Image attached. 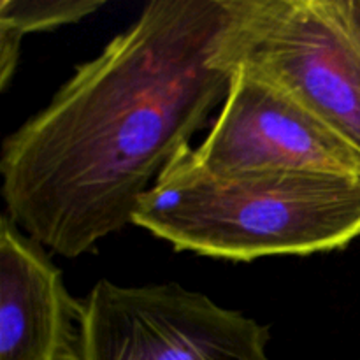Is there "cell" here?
<instances>
[{
	"label": "cell",
	"mask_w": 360,
	"mask_h": 360,
	"mask_svg": "<svg viewBox=\"0 0 360 360\" xmlns=\"http://www.w3.org/2000/svg\"><path fill=\"white\" fill-rule=\"evenodd\" d=\"M104 0H2L0 32L23 41L27 34L55 30L97 13Z\"/></svg>",
	"instance_id": "52a82bcc"
},
{
	"label": "cell",
	"mask_w": 360,
	"mask_h": 360,
	"mask_svg": "<svg viewBox=\"0 0 360 360\" xmlns=\"http://www.w3.org/2000/svg\"><path fill=\"white\" fill-rule=\"evenodd\" d=\"M83 301L37 241L0 220V360H79Z\"/></svg>",
	"instance_id": "8992f818"
},
{
	"label": "cell",
	"mask_w": 360,
	"mask_h": 360,
	"mask_svg": "<svg viewBox=\"0 0 360 360\" xmlns=\"http://www.w3.org/2000/svg\"><path fill=\"white\" fill-rule=\"evenodd\" d=\"M83 306L79 360H269V327L178 283L102 280Z\"/></svg>",
	"instance_id": "277c9868"
},
{
	"label": "cell",
	"mask_w": 360,
	"mask_h": 360,
	"mask_svg": "<svg viewBox=\"0 0 360 360\" xmlns=\"http://www.w3.org/2000/svg\"><path fill=\"white\" fill-rule=\"evenodd\" d=\"M213 62L273 84L360 155V0H227Z\"/></svg>",
	"instance_id": "3957f363"
},
{
	"label": "cell",
	"mask_w": 360,
	"mask_h": 360,
	"mask_svg": "<svg viewBox=\"0 0 360 360\" xmlns=\"http://www.w3.org/2000/svg\"><path fill=\"white\" fill-rule=\"evenodd\" d=\"M227 0H153L2 144L6 214L65 259L134 225L144 193L224 104Z\"/></svg>",
	"instance_id": "6da1fadb"
},
{
	"label": "cell",
	"mask_w": 360,
	"mask_h": 360,
	"mask_svg": "<svg viewBox=\"0 0 360 360\" xmlns=\"http://www.w3.org/2000/svg\"><path fill=\"white\" fill-rule=\"evenodd\" d=\"M134 225L176 250L227 260L306 257L360 236V178L330 172H213L178 151L143 195Z\"/></svg>",
	"instance_id": "7a4b0ae2"
},
{
	"label": "cell",
	"mask_w": 360,
	"mask_h": 360,
	"mask_svg": "<svg viewBox=\"0 0 360 360\" xmlns=\"http://www.w3.org/2000/svg\"><path fill=\"white\" fill-rule=\"evenodd\" d=\"M213 172L283 169L360 178V155L301 104L243 69L202 143L193 148Z\"/></svg>",
	"instance_id": "5b68a950"
}]
</instances>
